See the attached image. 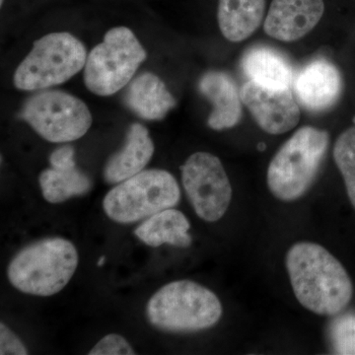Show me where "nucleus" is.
<instances>
[{
    "instance_id": "7ed1b4c3",
    "label": "nucleus",
    "mask_w": 355,
    "mask_h": 355,
    "mask_svg": "<svg viewBox=\"0 0 355 355\" xmlns=\"http://www.w3.org/2000/svg\"><path fill=\"white\" fill-rule=\"evenodd\" d=\"M222 311L220 300L209 288L191 280H178L149 299L146 316L160 330L193 333L214 327Z\"/></svg>"
},
{
    "instance_id": "412c9836",
    "label": "nucleus",
    "mask_w": 355,
    "mask_h": 355,
    "mask_svg": "<svg viewBox=\"0 0 355 355\" xmlns=\"http://www.w3.org/2000/svg\"><path fill=\"white\" fill-rule=\"evenodd\" d=\"M331 349L336 354H355V313L338 314L329 328Z\"/></svg>"
},
{
    "instance_id": "39448f33",
    "label": "nucleus",
    "mask_w": 355,
    "mask_h": 355,
    "mask_svg": "<svg viewBox=\"0 0 355 355\" xmlns=\"http://www.w3.org/2000/svg\"><path fill=\"white\" fill-rule=\"evenodd\" d=\"M87 51L69 33H51L37 40L14 73L16 88L41 90L67 83L85 67Z\"/></svg>"
},
{
    "instance_id": "6ab92c4d",
    "label": "nucleus",
    "mask_w": 355,
    "mask_h": 355,
    "mask_svg": "<svg viewBox=\"0 0 355 355\" xmlns=\"http://www.w3.org/2000/svg\"><path fill=\"white\" fill-rule=\"evenodd\" d=\"M39 182L44 200L51 203L64 202L70 198L85 195L92 188L90 178L76 167L44 170Z\"/></svg>"
},
{
    "instance_id": "a211bd4d",
    "label": "nucleus",
    "mask_w": 355,
    "mask_h": 355,
    "mask_svg": "<svg viewBox=\"0 0 355 355\" xmlns=\"http://www.w3.org/2000/svg\"><path fill=\"white\" fill-rule=\"evenodd\" d=\"M190 227V222L183 212L168 209L149 216L146 221L135 229V234L150 247L169 244L188 248L193 242L188 233Z\"/></svg>"
},
{
    "instance_id": "aec40b11",
    "label": "nucleus",
    "mask_w": 355,
    "mask_h": 355,
    "mask_svg": "<svg viewBox=\"0 0 355 355\" xmlns=\"http://www.w3.org/2000/svg\"><path fill=\"white\" fill-rule=\"evenodd\" d=\"M334 159L345 181L350 202L355 209V125L338 137Z\"/></svg>"
},
{
    "instance_id": "b1692460",
    "label": "nucleus",
    "mask_w": 355,
    "mask_h": 355,
    "mask_svg": "<svg viewBox=\"0 0 355 355\" xmlns=\"http://www.w3.org/2000/svg\"><path fill=\"white\" fill-rule=\"evenodd\" d=\"M74 154H76V151H74L73 147L70 146H62L55 149L50 156L51 168L64 170L76 167Z\"/></svg>"
},
{
    "instance_id": "f8f14e48",
    "label": "nucleus",
    "mask_w": 355,
    "mask_h": 355,
    "mask_svg": "<svg viewBox=\"0 0 355 355\" xmlns=\"http://www.w3.org/2000/svg\"><path fill=\"white\" fill-rule=\"evenodd\" d=\"M296 99L310 112L326 111L336 104L343 90L340 72L324 58L313 60L294 79Z\"/></svg>"
},
{
    "instance_id": "0eeeda50",
    "label": "nucleus",
    "mask_w": 355,
    "mask_h": 355,
    "mask_svg": "<svg viewBox=\"0 0 355 355\" xmlns=\"http://www.w3.org/2000/svg\"><path fill=\"white\" fill-rule=\"evenodd\" d=\"M146 57L132 30L123 26L112 28L89 53L84 67L86 87L98 96L114 94L130 83Z\"/></svg>"
},
{
    "instance_id": "5701e85b",
    "label": "nucleus",
    "mask_w": 355,
    "mask_h": 355,
    "mask_svg": "<svg viewBox=\"0 0 355 355\" xmlns=\"http://www.w3.org/2000/svg\"><path fill=\"white\" fill-rule=\"evenodd\" d=\"M29 354L24 343L6 324H0V354L26 355Z\"/></svg>"
},
{
    "instance_id": "ddd939ff",
    "label": "nucleus",
    "mask_w": 355,
    "mask_h": 355,
    "mask_svg": "<svg viewBox=\"0 0 355 355\" xmlns=\"http://www.w3.org/2000/svg\"><path fill=\"white\" fill-rule=\"evenodd\" d=\"M198 88L214 106L207 121L210 128L223 130L239 123L242 118L241 92L232 77L225 72L209 71L200 78Z\"/></svg>"
},
{
    "instance_id": "2eb2a0df",
    "label": "nucleus",
    "mask_w": 355,
    "mask_h": 355,
    "mask_svg": "<svg viewBox=\"0 0 355 355\" xmlns=\"http://www.w3.org/2000/svg\"><path fill=\"white\" fill-rule=\"evenodd\" d=\"M125 103L137 116L148 121L162 120L176 106V100L164 83L150 72L141 74L130 84Z\"/></svg>"
},
{
    "instance_id": "f3484780",
    "label": "nucleus",
    "mask_w": 355,
    "mask_h": 355,
    "mask_svg": "<svg viewBox=\"0 0 355 355\" xmlns=\"http://www.w3.org/2000/svg\"><path fill=\"white\" fill-rule=\"evenodd\" d=\"M242 69L250 80L270 89L291 88L293 70L288 60L279 51L257 46L245 53Z\"/></svg>"
},
{
    "instance_id": "393cba45",
    "label": "nucleus",
    "mask_w": 355,
    "mask_h": 355,
    "mask_svg": "<svg viewBox=\"0 0 355 355\" xmlns=\"http://www.w3.org/2000/svg\"><path fill=\"white\" fill-rule=\"evenodd\" d=\"M104 261H105V257L102 256L101 259H100V260L98 261L97 266H102L103 265H104Z\"/></svg>"
},
{
    "instance_id": "20e7f679",
    "label": "nucleus",
    "mask_w": 355,
    "mask_h": 355,
    "mask_svg": "<svg viewBox=\"0 0 355 355\" xmlns=\"http://www.w3.org/2000/svg\"><path fill=\"white\" fill-rule=\"evenodd\" d=\"M330 144L329 133L303 127L287 140L268 166L266 181L282 202H293L309 190Z\"/></svg>"
},
{
    "instance_id": "a878e982",
    "label": "nucleus",
    "mask_w": 355,
    "mask_h": 355,
    "mask_svg": "<svg viewBox=\"0 0 355 355\" xmlns=\"http://www.w3.org/2000/svg\"><path fill=\"white\" fill-rule=\"evenodd\" d=\"M4 0H0V6H3Z\"/></svg>"
},
{
    "instance_id": "f257e3e1",
    "label": "nucleus",
    "mask_w": 355,
    "mask_h": 355,
    "mask_svg": "<svg viewBox=\"0 0 355 355\" xmlns=\"http://www.w3.org/2000/svg\"><path fill=\"white\" fill-rule=\"evenodd\" d=\"M286 268L294 294L303 307L336 316L354 295L349 273L335 257L315 243L300 242L287 252Z\"/></svg>"
},
{
    "instance_id": "1a4fd4ad",
    "label": "nucleus",
    "mask_w": 355,
    "mask_h": 355,
    "mask_svg": "<svg viewBox=\"0 0 355 355\" xmlns=\"http://www.w3.org/2000/svg\"><path fill=\"white\" fill-rule=\"evenodd\" d=\"M182 182L187 197L200 218L219 220L232 200V187L220 159L214 154H191L182 166Z\"/></svg>"
},
{
    "instance_id": "4468645a",
    "label": "nucleus",
    "mask_w": 355,
    "mask_h": 355,
    "mask_svg": "<svg viewBox=\"0 0 355 355\" xmlns=\"http://www.w3.org/2000/svg\"><path fill=\"white\" fill-rule=\"evenodd\" d=\"M154 149L147 128L140 123H133L128 130L125 146L107 163L105 180L109 184H120L139 174L153 158Z\"/></svg>"
},
{
    "instance_id": "9d476101",
    "label": "nucleus",
    "mask_w": 355,
    "mask_h": 355,
    "mask_svg": "<svg viewBox=\"0 0 355 355\" xmlns=\"http://www.w3.org/2000/svg\"><path fill=\"white\" fill-rule=\"evenodd\" d=\"M240 92L243 104L266 132L282 135L297 125L300 109L291 88H266L249 80Z\"/></svg>"
},
{
    "instance_id": "f03ea898",
    "label": "nucleus",
    "mask_w": 355,
    "mask_h": 355,
    "mask_svg": "<svg viewBox=\"0 0 355 355\" xmlns=\"http://www.w3.org/2000/svg\"><path fill=\"white\" fill-rule=\"evenodd\" d=\"M78 261L71 242L64 238H48L21 250L9 263L7 277L23 293L46 297L67 286Z\"/></svg>"
},
{
    "instance_id": "9b49d317",
    "label": "nucleus",
    "mask_w": 355,
    "mask_h": 355,
    "mask_svg": "<svg viewBox=\"0 0 355 355\" xmlns=\"http://www.w3.org/2000/svg\"><path fill=\"white\" fill-rule=\"evenodd\" d=\"M324 11L323 0H272L263 30L279 41L295 42L316 27Z\"/></svg>"
},
{
    "instance_id": "423d86ee",
    "label": "nucleus",
    "mask_w": 355,
    "mask_h": 355,
    "mask_svg": "<svg viewBox=\"0 0 355 355\" xmlns=\"http://www.w3.org/2000/svg\"><path fill=\"white\" fill-rule=\"evenodd\" d=\"M181 198L177 180L165 170H146L121 182L107 193L105 214L118 223H133L176 207Z\"/></svg>"
},
{
    "instance_id": "4be33fe9",
    "label": "nucleus",
    "mask_w": 355,
    "mask_h": 355,
    "mask_svg": "<svg viewBox=\"0 0 355 355\" xmlns=\"http://www.w3.org/2000/svg\"><path fill=\"white\" fill-rule=\"evenodd\" d=\"M89 355H132L135 354L132 345L123 336L111 334L104 336L94 347L89 352Z\"/></svg>"
},
{
    "instance_id": "6e6552de",
    "label": "nucleus",
    "mask_w": 355,
    "mask_h": 355,
    "mask_svg": "<svg viewBox=\"0 0 355 355\" xmlns=\"http://www.w3.org/2000/svg\"><path fill=\"white\" fill-rule=\"evenodd\" d=\"M21 116L43 139L55 144L79 139L92 125L85 103L62 91H44L33 96L26 102Z\"/></svg>"
},
{
    "instance_id": "dca6fc26",
    "label": "nucleus",
    "mask_w": 355,
    "mask_h": 355,
    "mask_svg": "<svg viewBox=\"0 0 355 355\" xmlns=\"http://www.w3.org/2000/svg\"><path fill=\"white\" fill-rule=\"evenodd\" d=\"M265 11L266 0H219V29L228 41L239 43L260 27Z\"/></svg>"
}]
</instances>
